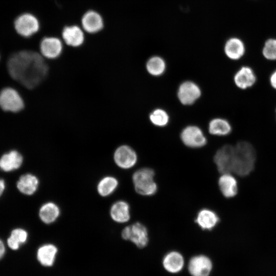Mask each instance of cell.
Listing matches in <instances>:
<instances>
[{"label":"cell","instance_id":"1","mask_svg":"<svg viewBox=\"0 0 276 276\" xmlns=\"http://www.w3.org/2000/svg\"><path fill=\"white\" fill-rule=\"evenodd\" d=\"M11 77L28 89L41 85L48 78L50 70L49 61L39 52L23 50L12 55L7 62Z\"/></svg>","mask_w":276,"mask_h":276},{"label":"cell","instance_id":"2","mask_svg":"<svg viewBox=\"0 0 276 276\" xmlns=\"http://www.w3.org/2000/svg\"><path fill=\"white\" fill-rule=\"evenodd\" d=\"M256 152L254 146L246 141H240L234 146L233 173L241 176L249 175L254 169Z\"/></svg>","mask_w":276,"mask_h":276},{"label":"cell","instance_id":"3","mask_svg":"<svg viewBox=\"0 0 276 276\" xmlns=\"http://www.w3.org/2000/svg\"><path fill=\"white\" fill-rule=\"evenodd\" d=\"M155 172L150 168H142L132 175V181L135 192L139 194L150 196L157 191V185L154 180Z\"/></svg>","mask_w":276,"mask_h":276},{"label":"cell","instance_id":"4","mask_svg":"<svg viewBox=\"0 0 276 276\" xmlns=\"http://www.w3.org/2000/svg\"><path fill=\"white\" fill-rule=\"evenodd\" d=\"M39 53L48 61L60 58L64 52V44L61 38L48 34L41 38L39 44Z\"/></svg>","mask_w":276,"mask_h":276},{"label":"cell","instance_id":"5","mask_svg":"<svg viewBox=\"0 0 276 276\" xmlns=\"http://www.w3.org/2000/svg\"><path fill=\"white\" fill-rule=\"evenodd\" d=\"M80 26L85 33L90 35H97L105 27V20L101 13L94 9L86 10L80 18Z\"/></svg>","mask_w":276,"mask_h":276},{"label":"cell","instance_id":"6","mask_svg":"<svg viewBox=\"0 0 276 276\" xmlns=\"http://www.w3.org/2000/svg\"><path fill=\"white\" fill-rule=\"evenodd\" d=\"M61 38L64 44L71 49H79L86 42L85 32L80 25L67 24L60 30Z\"/></svg>","mask_w":276,"mask_h":276},{"label":"cell","instance_id":"7","mask_svg":"<svg viewBox=\"0 0 276 276\" xmlns=\"http://www.w3.org/2000/svg\"><path fill=\"white\" fill-rule=\"evenodd\" d=\"M121 236L123 239L130 241L140 248L145 247L149 241L147 228L140 222H135L125 227Z\"/></svg>","mask_w":276,"mask_h":276},{"label":"cell","instance_id":"8","mask_svg":"<svg viewBox=\"0 0 276 276\" xmlns=\"http://www.w3.org/2000/svg\"><path fill=\"white\" fill-rule=\"evenodd\" d=\"M17 33L24 37H30L36 34L40 29L38 18L34 14L25 13L19 15L14 22Z\"/></svg>","mask_w":276,"mask_h":276},{"label":"cell","instance_id":"9","mask_svg":"<svg viewBox=\"0 0 276 276\" xmlns=\"http://www.w3.org/2000/svg\"><path fill=\"white\" fill-rule=\"evenodd\" d=\"M24 101L17 90L11 87L0 92V107L4 111L17 112L24 108Z\"/></svg>","mask_w":276,"mask_h":276},{"label":"cell","instance_id":"10","mask_svg":"<svg viewBox=\"0 0 276 276\" xmlns=\"http://www.w3.org/2000/svg\"><path fill=\"white\" fill-rule=\"evenodd\" d=\"M234 146L226 144L219 148L214 156V162L221 173H232L234 163Z\"/></svg>","mask_w":276,"mask_h":276},{"label":"cell","instance_id":"11","mask_svg":"<svg viewBox=\"0 0 276 276\" xmlns=\"http://www.w3.org/2000/svg\"><path fill=\"white\" fill-rule=\"evenodd\" d=\"M180 137L182 143L191 148H199L204 146L206 138L200 128L196 125H189L181 131Z\"/></svg>","mask_w":276,"mask_h":276},{"label":"cell","instance_id":"12","mask_svg":"<svg viewBox=\"0 0 276 276\" xmlns=\"http://www.w3.org/2000/svg\"><path fill=\"white\" fill-rule=\"evenodd\" d=\"M113 157L115 164L123 169L132 168L137 161L136 151L132 147L126 144H122L116 148Z\"/></svg>","mask_w":276,"mask_h":276},{"label":"cell","instance_id":"13","mask_svg":"<svg viewBox=\"0 0 276 276\" xmlns=\"http://www.w3.org/2000/svg\"><path fill=\"white\" fill-rule=\"evenodd\" d=\"M201 90L195 82L187 80L178 86L177 96L179 101L184 105L194 104L201 97Z\"/></svg>","mask_w":276,"mask_h":276},{"label":"cell","instance_id":"14","mask_svg":"<svg viewBox=\"0 0 276 276\" xmlns=\"http://www.w3.org/2000/svg\"><path fill=\"white\" fill-rule=\"evenodd\" d=\"M212 266V263L208 257L204 255H198L190 260L188 270L192 276H208Z\"/></svg>","mask_w":276,"mask_h":276},{"label":"cell","instance_id":"15","mask_svg":"<svg viewBox=\"0 0 276 276\" xmlns=\"http://www.w3.org/2000/svg\"><path fill=\"white\" fill-rule=\"evenodd\" d=\"M257 77L255 72L249 66L241 67L235 73L234 81L239 88L245 89L252 86L256 82Z\"/></svg>","mask_w":276,"mask_h":276},{"label":"cell","instance_id":"16","mask_svg":"<svg viewBox=\"0 0 276 276\" xmlns=\"http://www.w3.org/2000/svg\"><path fill=\"white\" fill-rule=\"evenodd\" d=\"M219 218L213 210L202 209L197 213L195 222L203 230L211 231L218 224Z\"/></svg>","mask_w":276,"mask_h":276},{"label":"cell","instance_id":"17","mask_svg":"<svg viewBox=\"0 0 276 276\" xmlns=\"http://www.w3.org/2000/svg\"><path fill=\"white\" fill-rule=\"evenodd\" d=\"M219 190L224 197L231 198L238 193V183L232 173H223L218 179Z\"/></svg>","mask_w":276,"mask_h":276},{"label":"cell","instance_id":"18","mask_svg":"<svg viewBox=\"0 0 276 276\" xmlns=\"http://www.w3.org/2000/svg\"><path fill=\"white\" fill-rule=\"evenodd\" d=\"M224 51L228 58L237 60L244 55L245 47L243 42L240 38L232 37L226 41L224 47Z\"/></svg>","mask_w":276,"mask_h":276},{"label":"cell","instance_id":"19","mask_svg":"<svg viewBox=\"0 0 276 276\" xmlns=\"http://www.w3.org/2000/svg\"><path fill=\"white\" fill-rule=\"evenodd\" d=\"M110 215L112 219L116 222L124 223L128 222L130 218L129 204L124 200L116 201L110 208Z\"/></svg>","mask_w":276,"mask_h":276},{"label":"cell","instance_id":"20","mask_svg":"<svg viewBox=\"0 0 276 276\" xmlns=\"http://www.w3.org/2000/svg\"><path fill=\"white\" fill-rule=\"evenodd\" d=\"M23 158L20 153L12 150L4 154L0 158V169L9 172L19 168L21 165Z\"/></svg>","mask_w":276,"mask_h":276},{"label":"cell","instance_id":"21","mask_svg":"<svg viewBox=\"0 0 276 276\" xmlns=\"http://www.w3.org/2000/svg\"><path fill=\"white\" fill-rule=\"evenodd\" d=\"M57 247L52 244H45L40 246L37 251V258L44 266H52L57 254Z\"/></svg>","mask_w":276,"mask_h":276},{"label":"cell","instance_id":"22","mask_svg":"<svg viewBox=\"0 0 276 276\" xmlns=\"http://www.w3.org/2000/svg\"><path fill=\"white\" fill-rule=\"evenodd\" d=\"M165 269L169 272L175 273L179 272L184 265V259L178 252L172 251L168 253L163 261Z\"/></svg>","mask_w":276,"mask_h":276},{"label":"cell","instance_id":"23","mask_svg":"<svg viewBox=\"0 0 276 276\" xmlns=\"http://www.w3.org/2000/svg\"><path fill=\"white\" fill-rule=\"evenodd\" d=\"M38 185V179L31 174L22 175L17 183V187L19 191L27 195L33 194L37 190Z\"/></svg>","mask_w":276,"mask_h":276},{"label":"cell","instance_id":"24","mask_svg":"<svg viewBox=\"0 0 276 276\" xmlns=\"http://www.w3.org/2000/svg\"><path fill=\"white\" fill-rule=\"evenodd\" d=\"M60 213V209L56 203L48 202L40 207L39 216L43 223L49 224L55 222L59 217Z\"/></svg>","mask_w":276,"mask_h":276},{"label":"cell","instance_id":"25","mask_svg":"<svg viewBox=\"0 0 276 276\" xmlns=\"http://www.w3.org/2000/svg\"><path fill=\"white\" fill-rule=\"evenodd\" d=\"M208 131L213 135L225 136L231 132L232 126L226 119L216 118L212 119L209 123Z\"/></svg>","mask_w":276,"mask_h":276},{"label":"cell","instance_id":"26","mask_svg":"<svg viewBox=\"0 0 276 276\" xmlns=\"http://www.w3.org/2000/svg\"><path fill=\"white\" fill-rule=\"evenodd\" d=\"M146 68L150 75L158 77L165 73L166 69V63L162 57L158 56H153L147 61Z\"/></svg>","mask_w":276,"mask_h":276},{"label":"cell","instance_id":"27","mask_svg":"<svg viewBox=\"0 0 276 276\" xmlns=\"http://www.w3.org/2000/svg\"><path fill=\"white\" fill-rule=\"evenodd\" d=\"M118 185L119 182L116 178L107 176L102 178L98 182L97 191L101 196L106 197L115 191Z\"/></svg>","mask_w":276,"mask_h":276},{"label":"cell","instance_id":"28","mask_svg":"<svg viewBox=\"0 0 276 276\" xmlns=\"http://www.w3.org/2000/svg\"><path fill=\"white\" fill-rule=\"evenodd\" d=\"M27 238L28 233L26 231L22 228H16L11 232L7 243L10 248L16 250L27 241Z\"/></svg>","mask_w":276,"mask_h":276},{"label":"cell","instance_id":"29","mask_svg":"<svg viewBox=\"0 0 276 276\" xmlns=\"http://www.w3.org/2000/svg\"><path fill=\"white\" fill-rule=\"evenodd\" d=\"M151 123L157 127H165L169 122L170 117L167 112L162 108H156L149 114Z\"/></svg>","mask_w":276,"mask_h":276},{"label":"cell","instance_id":"30","mask_svg":"<svg viewBox=\"0 0 276 276\" xmlns=\"http://www.w3.org/2000/svg\"><path fill=\"white\" fill-rule=\"evenodd\" d=\"M264 57L269 60H276V39H267L262 49Z\"/></svg>","mask_w":276,"mask_h":276},{"label":"cell","instance_id":"31","mask_svg":"<svg viewBox=\"0 0 276 276\" xmlns=\"http://www.w3.org/2000/svg\"><path fill=\"white\" fill-rule=\"evenodd\" d=\"M269 81L271 86L276 89V70L274 71L271 74L269 78Z\"/></svg>","mask_w":276,"mask_h":276},{"label":"cell","instance_id":"32","mask_svg":"<svg viewBox=\"0 0 276 276\" xmlns=\"http://www.w3.org/2000/svg\"><path fill=\"white\" fill-rule=\"evenodd\" d=\"M5 252V248L2 241L0 240V259L2 258Z\"/></svg>","mask_w":276,"mask_h":276},{"label":"cell","instance_id":"33","mask_svg":"<svg viewBox=\"0 0 276 276\" xmlns=\"http://www.w3.org/2000/svg\"><path fill=\"white\" fill-rule=\"evenodd\" d=\"M5 188V182L0 179V196L2 195Z\"/></svg>","mask_w":276,"mask_h":276}]
</instances>
